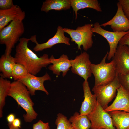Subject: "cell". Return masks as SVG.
I'll return each instance as SVG.
<instances>
[{
    "label": "cell",
    "mask_w": 129,
    "mask_h": 129,
    "mask_svg": "<svg viewBox=\"0 0 129 129\" xmlns=\"http://www.w3.org/2000/svg\"><path fill=\"white\" fill-rule=\"evenodd\" d=\"M29 38L25 37L20 38L16 46L14 57L16 63L24 66L29 72L36 75L41 69L50 64L48 55L44 54L38 57L28 46Z\"/></svg>",
    "instance_id": "cell-1"
},
{
    "label": "cell",
    "mask_w": 129,
    "mask_h": 129,
    "mask_svg": "<svg viewBox=\"0 0 129 129\" xmlns=\"http://www.w3.org/2000/svg\"><path fill=\"white\" fill-rule=\"evenodd\" d=\"M30 93L26 86L19 81L11 83L8 96L13 98L25 111L23 117L26 122H31L37 118L38 114L34 110V103Z\"/></svg>",
    "instance_id": "cell-2"
},
{
    "label": "cell",
    "mask_w": 129,
    "mask_h": 129,
    "mask_svg": "<svg viewBox=\"0 0 129 129\" xmlns=\"http://www.w3.org/2000/svg\"><path fill=\"white\" fill-rule=\"evenodd\" d=\"M23 20L18 19L13 21L0 31V43L5 44V54H11L12 49L25 31Z\"/></svg>",
    "instance_id": "cell-3"
},
{
    "label": "cell",
    "mask_w": 129,
    "mask_h": 129,
    "mask_svg": "<svg viewBox=\"0 0 129 129\" xmlns=\"http://www.w3.org/2000/svg\"><path fill=\"white\" fill-rule=\"evenodd\" d=\"M108 52L100 63L97 64L91 63V70L95 78L94 86L107 84L113 80L117 76L115 65L112 60L106 62Z\"/></svg>",
    "instance_id": "cell-4"
},
{
    "label": "cell",
    "mask_w": 129,
    "mask_h": 129,
    "mask_svg": "<svg viewBox=\"0 0 129 129\" xmlns=\"http://www.w3.org/2000/svg\"><path fill=\"white\" fill-rule=\"evenodd\" d=\"M93 25L87 24L78 27L76 29L64 28V32L69 34L70 37L72 42H75L78 46V49L81 51V46L85 51L91 48L93 43L92 38L93 33L91 28Z\"/></svg>",
    "instance_id": "cell-5"
},
{
    "label": "cell",
    "mask_w": 129,
    "mask_h": 129,
    "mask_svg": "<svg viewBox=\"0 0 129 129\" xmlns=\"http://www.w3.org/2000/svg\"><path fill=\"white\" fill-rule=\"evenodd\" d=\"M118 75L112 81L107 84L94 86L92 91L95 95L97 101L104 109L116 96L117 90L120 86Z\"/></svg>",
    "instance_id": "cell-6"
},
{
    "label": "cell",
    "mask_w": 129,
    "mask_h": 129,
    "mask_svg": "<svg viewBox=\"0 0 129 129\" xmlns=\"http://www.w3.org/2000/svg\"><path fill=\"white\" fill-rule=\"evenodd\" d=\"M87 116L91 123V129H116L110 115L97 101L93 109Z\"/></svg>",
    "instance_id": "cell-7"
},
{
    "label": "cell",
    "mask_w": 129,
    "mask_h": 129,
    "mask_svg": "<svg viewBox=\"0 0 129 129\" xmlns=\"http://www.w3.org/2000/svg\"><path fill=\"white\" fill-rule=\"evenodd\" d=\"M93 26L91 29L92 32L102 36L107 40L110 49L107 58L108 60H110L113 57L120 40L129 32V30L126 32L108 31L102 28L100 24L97 22L94 23Z\"/></svg>",
    "instance_id": "cell-8"
},
{
    "label": "cell",
    "mask_w": 129,
    "mask_h": 129,
    "mask_svg": "<svg viewBox=\"0 0 129 129\" xmlns=\"http://www.w3.org/2000/svg\"><path fill=\"white\" fill-rule=\"evenodd\" d=\"M72 72L87 81L92 75L91 66V63L88 54L86 51L81 52L74 59L70 60Z\"/></svg>",
    "instance_id": "cell-9"
},
{
    "label": "cell",
    "mask_w": 129,
    "mask_h": 129,
    "mask_svg": "<svg viewBox=\"0 0 129 129\" xmlns=\"http://www.w3.org/2000/svg\"><path fill=\"white\" fill-rule=\"evenodd\" d=\"M63 28L61 26H58L55 34L45 43H38L36 40V35L32 36L29 39L30 40L36 44L33 48V50L36 52L41 51L51 48L58 44L63 43L68 45H70V39L65 36Z\"/></svg>",
    "instance_id": "cell-10"
},
{
    "label": "cell",
    "mask_w": 129,
    "mask_h": 129,
    "mask_svg": "<svg viewBox=\"0 0 129 129\" xmlns=\"http://www.w3.org/2000/svg\"><path fill=\"white\" fill-rule=\"evenodd\" d=\"M51 80V77L47 72L43 76L39 77L36 76L29 73L24 78L19 81L26 86L31 95H34L37 90L43 91L48 95L49 93L45 88L44 83L46 81Z\"/></svg>",
    "instance_id": "cell-11"
},
{
    "label": "cell",
    "mask_w": 129,
    "mask_h": 129,
    "mask_svg": "<svg viewBox=\"0 0 129 129\" xmlns=\"http://www.w3.org/2000/svg\"><path fill=\"white\" fill-rule=\"evenodd\" d=\"M112 59L117 75L125 74L129 72V47L119 44Z\"/></svg>",
    "instance_id": "cell-12"
},
{
    "label": "cell",
    "mask_w": 129,
    "mask_h": 129,
    "mask_svg": "<svg viewBox=\"0 0 129 129\" xmlns=\"http://www.w3.org/2000/svg\"><path fill=\"white\" fill-rule=\"evenodd\" d=\"M117 10L114 16L109 21L100 24L104 27L110 26L114 32L129 30V20L124 13L120 3H117Z\"/></svg>",
    "instance_id": "cell-13"
},
{
    "label": "cell",
    "mask_w": 129,
    "mask_h": 129,
    "mask_svg": "<svg viewBox=\"0 0 129 129\" xmlns=\"http://www.w3.org/2000/svg\"><path fill=\"white\" fill-rule=\"evenodd\" d=\"M104 110L108 112L115 111L129 112V92L121 85L117 90L115 100Z\"/></svg>",
    "instance_id": "cell-14"
},
{
    "label": "cell",
    "mask_w": 129,
    "mask_h": 129,
    "mask_svg": "<svg viewBox=\"0 0 129 129\" xmlns=\"http://www.w3.org/2000/svg\"><path fill=\"white\" fill-rule=\"evenodd\" d=\"M25 17V12L17 5L9 9L0 10V31L9 22L18 19L23 20Z\"/></svg>",
    "instance_id": "cell-15"
},
{
    "label": "cell",
    "mask_w": 129,
    "mask_h": 129,
    "mask_svg": "<svg viewBox=\"0 0 129 129\" xmlns=\"http://www.w3.org/2000/svg\"><path fill=\"white\" fill-rule=\"evenodd\" d=\"M84 100L82 102L79 112L81 115H87L93 110L96 103V97L91 93L89 83L84 81L82 84Z\"/></svg>",
    "instance_id": "cell-16"
},
{
    "label": "cell",
    "mask_w": 129,
    "mask_h": 129,
    "mask_svg": "<svg viewBox=\"0 0 129 129\" xmlns=\"http://www.w3.org/2000/svg\"><path fill=\"white\" fill-rule=\"evenodd\" d=\"M50 59L52 64L49 66L48 69L53 74L57 75H59L62 72V76L64 77L71 67L70 60L67 55L63 54L59 58L56 59L52 55Z\"/></svg>",
    "instance_id": "cell-17"
},
{
    "label": "cell",
    "mask_w": 129,
    "mask_h": 129,
    "mask_svg": "<svg viewBox=\"0 0 129 129\" xmlns=\"http://www.w3.org/2000/svg\"><path fill=\"white\" fill-rule=\"evenodd\" d=\"M116 129H129V112L115 111L108 112Z\"/></svg>",
    "instance_id": "cell-18"
},
{
    "label": "cell",
    "mask_w": 129,
    "mask_h": 129,
    "mask_svg": "<svg viewBox=\"0 0 129 129\" xmlns=\"http://www.w3.org/2000/svg\"><path fill=\"white\" fill-rule=\"evenodd\" d=\"M16 63L14 57L11 54L2 55L0 59V71L1 76L4 78H10L11 75L14 67Z\"/></svg>",
    "instance_id": "cell-19"
},
{
    "label": "cell",
    "mask_w": 129,
    "mask_h": 129,
    "mask_svg": "<svg viewBox=\"0 0 129 129\" xmlns=\"http://www.w3.org/2000/svg\"><path fill=\"white\" fill-rule=\"evenodd\" d=\"M71 7L75 15V19L77 17V12L81 9L86 8L93 9L99 12L102 10L97 0H70Z\"/></svg>",
    "instance_id": "cell-20"
},
{
    "label": "cell",
    "mask_w": 129,
    "mask_h": 129,
    "mask_svg": "<svg viewBox=\"0 0 129 129\" xmlns=\"http://www.w3.org/2000/svg\"><path fill=\"white\" fill-rule=\"evenodd\" d=\"M71 7L70 0H46L43 2L41 10L48 13L51 10H66Z\"/></svg>",
    "instance_id": "cell-21"
},
{
    "label": "cell",
    "mask_w": 129,
    "mask_h": 129,
    "mask_svg": "<svg viewBox=\"0 0 129 129\" xmlns=\"http://www.w3.org/2000/svg\"><path fill=\"white\" fill-rule=\"evenodd\" d=\"M74 129H89L91 123L87 115H81L75 112L69 119Z\"/></svg>",
    "instance_id": "cell-22"
},
{
    "label": "cell",
    "mask_w": 129,
    "mask_h": 129,
    "mask_svg": "<svg viewBox=\"0 0 129 129\" xmlns=\"http://www.w3.org/2000/svg\"><path fill=\"white\" fill-rule=\"evenodd\" d=\"M10 81L2 77L0 78V117L3 116V109L5 104V98L7 96L11 84Z\"/></svg>",
    "instance_id": "cell-23"
},
{
    "label": "cell",
    "mask_w": 129,
    "mask_h": 129,
    "mask_svg": "<svg viewBox=\"0 0 129 129\" xmlns=\"http://www.w3.org/2000/svg\"><path fill=\"white\" fill-rule=\"evenodd\" d=\"M29 73L24 66L16 63L13 69L11 77L15 81H19L24 78Z\"/></svg>",
    "instance_id": "cell-24"
},
{
    "label": "cell",
    "mask_w": 129,
    "mask_h": 129,
    "mask_svg": "<svg viewBox=\"0 0 129 129\" xmlns=\"http://www.w3.org/2000/svg\"><path fill=\"white\" fill-rule=\"evenodd\" d=\"M55 123L56 129H74L67 117L61 113L57 115Z\"/></svg>",
    "instance_id": "cell-25"
},
{
    "label": "cell",
    "mask_w": 129,
    "mask_h": 129,
    "mask_svg": "<svg viewBox=\"0 0 129 129\" xmlns=\"http://www.w3.org/2000/svg\"><path fill=\"white\" fill-rule=\"evenodd\" d=\"M118 77L120 85L129 92V72L125 74H118Z\"/></svg>",
    "instance_id": "cell-26"
},
{
    "label": "cell",
    "mask_w": 129,
    "mask_h": 129,
    "mask_svg": "<svg viewBox=\"0 0 129 129\" xmlns=\"http://www.w3.org/2000/svg\"><path fill=\"white\" fill-rule=\"evenodd\" d=\"M12 0H0V10L10 9L14 6Z\"/></svg>",
    "instance_id": "cell-27"
},
{
    "label": "cell",
    "mask_w": 129,
    "mask_h": 129,
    "mask_svg": "<svg viewBox=\"0 0 129 129\" xmlns=\"http://www.w3.org/2000/svg\"><path fill=\"white\" fill-rule=\"evenodd\" d=\"M124 12L129 20V0H119Z\"/></svg>",
    "instance_id": "cell-28"
},
{
    "label": "cell",
    "mask_w": 129,
    "mask_h": 129,
    "mask_svg": "<svg viewBox=\"0 0 129 129\" xmlns=\"http://www.w3.org/2000/svg\"><path fill=\"white\" fill-rule=\"evenodd\" d=\"M32 129H50L49 123L40 120L33 124Z\"/></svg>",
    "instance_id": "cell-29"
},
{
    "label": "cell",
    "mask_w": 129,
    "mask_h": 129,
    "mask_svg": "<svg viewBox=\"0 0 129 129\" xmlns=\"http://www.w3.org/2000/svg\"><path fill=\"white\" fill-rule=\"evenodd\" d=\"M119 44L127 45L129 47V31L122 38L119 42Z\"/></svg>",
    "instance_id": "cell-30"
},
{
    "label": "cell",
    "mask_w": 129,
    "mask_h": 129,
    "mask_svg": "<svg viewBox=\"0 0 129 129\" xmlns=\"http://www.w3.org/2000/svg\"><path fill=\"white\" fill-rule=\"evenodd\" d=\"M12 126L16 128H21V122L18 118H15L12 123Z\"/></svg>",
    "instance_id": "cell-31"
},
{
    "label": "cell",
    "mask_w": 129,
    "mask_h": 129,
    "mask_svg": "<svg viewBox=\"0 0 129 129\" xmlns=\"http://www.w3.org/2000/svg\"><path fill=\"white\" fill-rule=\"evenodd\" d=\"M15 119V115L12 113L9 114L6 118L7 120L9 123H12Z\"/></svg>",
    "instance_id": "cell-32"
},
{
    "label": "cell",
    "mask_w": 129,
    "mask_h": 129,
    "mask_svg": "<svg viewBox=\"0 0 129 129\" xmlns=\"http://www.w3.org/2000/svg\"><path fill=\"white\" fill-rule=\"evenodd\" d=\"M12 123H8V125L9 128V129H20V128L14 127L12 126Z\"/></svg>",
    "instance_id": "cell-33"
},
{
    "label": "cell",
    "mask_w": 129,
    "mask_h": 129,
    "mask_svg": "<svg viewBox=\"0 0 129 129\" xmlns=\"http://www.w3.org/2000/svg\"></svg>",
    "instance_id": "cell-34"
}]
</instances>
